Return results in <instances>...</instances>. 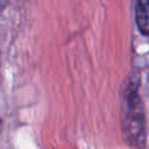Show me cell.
Segmentation results:
<instances>
[{
    "mask_svg": "<svg viewBox=\"0 0 149 149\" xmlns=\"http://www.w3.org/2000/svg\"><path fill=\"white\" fill-rule=\"evenodd\" d=\"M1 128H2V121H1V119H0V132H1Z\"/></svg>",
    "mask_w": 149,
    "mask_h": 149,
    "instance_id": "3",
    "label": "cell"
},
{
    "mask_svg": "<svg viewBox=\"0 0 149 149\" xmlns=\"http://www.w3.org/2000/svg\"><path fill=\"white\" fill-rule=\"evenodd\" d=\"M140 80L136 76L127 78L121 92L120 129L125 142L134 149H144L147 143V120Z\"/></svg>",
    "mask_w": 149,
    "mask_h": 149,
    "instance_id": "1",
    "label": "cell"
},
{
    "mask_svg": "<svg viewBox=\"0 0 149 149\" xmlns=\"http://www.w3.org/2000/svg\"><path fill=\"white\" fill-rule=\"evenodd\" d=\"M135 21L141 34L149 38V0H135Z\"/></svg>",
    "mask_w": 149,
    "mask_h": 149,
    "instance_id": "2",
    "label": "cell"
}]
</instances>
